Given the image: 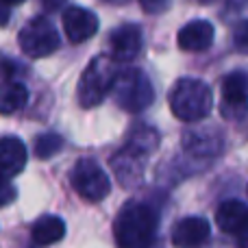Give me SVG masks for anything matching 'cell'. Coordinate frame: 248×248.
Returning a JSON list of instances; mask_svg holds the SVG:
<instances>
[{
  "instance_id": "cell-9",
  "label": "cell",
  "mask_w": 248,
  "mask_h": 248,
  "mask_svg": "<svg viewBox=\"0 0 248 248\" xmlns=\"http://www.w3.org/2000/svg\"><path fill=\"white\" fill-rule=\"evenodd\" d=\"M61 22H63V31L72 44H83L85 39L94 37L98 33V17H96V13H92L90 9L77 7V4H70L65 9Z\"/></svg>"
},
{
  "instance_id": "cell-7",
  "label": "cell",
  "mask_w": 248,
  "mask_h": 248,
  "mask_svg": "<svg viewBox=\"0 0 248 248\" xmlns=\"http://www.w3.org/2000/svg\"><path fill=\"white\" fill-rule=\"evenodd\" d=\"M17 44L26 57L42 59V57L52 55L59 48V33L55 31L48 17L39 16L24 24V29L17 35Z\"/></svg>"
},
{
  "instance_id": "cell-3",
  "label": "cell",
  "mask_w": 248,
  "mask_h": 248,
  "mask_svg": "<svg viewBox=\"0 0 248 248\" xmlns=\"http://www.w3.org/2000/svg\"><path fill=\"white\" fill-rule=\"evenodd\" d=\"M168 103L181 122H201L214 107V94L211 87L198 78H179L168 94Z\"/></svg>"
},
{
  "instance_id": "cell-12",
  "label": "cell",
  "mask_w": 248,
  "mask_h": 248,
  "mask_svg": "<svg viewBox=\"0 0 248 248\" xmlns=\"http://www.w3.org/2000/svg\"><path fill=\"white\" fill-rule=\"evenodd\" d=\"M211 224L205 218H183L172 229V244L174 246H201L209 240Z\"/></svg>"
},
{
  "instance_id": "cell-16",
  "label": "cell",
  "mask_w": 248,
  "mask_h": 248,
  "mask_svg": "<svg viewBox=\"0 0 248 248\" xmlns=\"http://www.w3.org/2000/svg\"><path fill=\"white\" fill-rule=\"evenodd\" d=\"M33 242L39 246H50L57 244L65 237V222L59 216H42L31 229Z\"/></svg>"
},
{
  "instance_id": "cell-13",
  "label": "cell",
  "mask_w": 248,
  "mask_h": 248,
  "mask_svg": "<svg viewBox=\"0 0 248 248\" xmlns=\"http://www.w3.org/2000/svg\"><path fill=\"white\" fill-rule=\"evenodd\" d=\"M216 224L227 235H240L248 227V207L242 201H224L216 211Z\"/></svg>"
},
{
  "instance_id": "cell-22",
  "label": "cell",
  "mask_w": 248,
  "mask_h": 248,
  "mask_svg": "<svg viewBox=\"0 0 248 248\" xmlns=\"http://www.w3.org/2000/svg\"><path fill=\"white\" fill-rule=\"evenodd\" d=\"M63 4H65V0H42V7L46 11H59Z\"/></svg>"
},
{
  "instance_id": "cell-5",
  "label": "cell",
  "mask_w": 248,
  "mask_h": 248,
  "mask_svg": "<svg viewBox=\"0 0 248 248\" xmlns=\"http://www.w3.org/2000/svg\"><path fill=\"white\" fill-rule=\"evenodd\" d=\"M111 98L118 107L128 113H140L148 109L155 100V92L148 77L137 68L120 70L111 87Z\"/></svg>"
},
{
  "instance_id": "cell-19",
  "label": "cell",
  "mask_w": 248,
  "mask_h": 248,
  "mask_svg": "<svg viewBox=\"0 0 248 248\" xmlns=\"http://www.w3.org/2000/svg\"><path fill=\"white\" fill-rule=\"evenodd\" d=\"M233 48L248 55V20H240L233 26Z\"/></svg>"
},
{
  "instance_id": "cell-11",
  "label": "cell",
  "mask_w": 248,
  "mask_h": 248,
  "mask_svg": "<svg viewBox=\"0 0 248 248\" xmlns=\"http://www.w3.org/2000/svg\"><path fill=\"white\" fill-rule=\"evenodd\" d=\"M179 48L185 52H202L214 44V24L207 20L187 22L176 35Z\"/></svg>"
},
{
  "instance_id": "cell-1",
  "label": "cell",
  "mask_w": 248,
  "mask_h": 248,
  "mask_svg": "<svg viewBox=\"0 0 248 248\" xmlns=\"http://www.w3.org/2000/svg\"><path fill=\"white\" fill-rule=\"evenodd\" d=\"M159 146V133L148 124H137L126 137V144L111 157V170L122 187L133 189L141 183L148 157Z\"/></svg>"
},
{
  "instance_id": "cell-20",
  "label": "cell",
  "mask_w": 248,
  "mask_h": 248,
  "mask_svg": "<svg viewBox=\"0 0 248 248\" xmlns=\"http://www.w3.org/2000/svg\"><path fill=\"white\" fill-rule=\"evenodd\" d=\"M140 4L144 9V13H148V16H161L170 9L172 0H140Z\"/></svg>"
},
{
  "instance_id": "cell-14",
  "label": "cell",
  "mask_w": 248,
  "mask_h": 248,
  "mask_svg": "<svg viewBox=\"0 0 248 248\" xmlns=\"http://www.w3.org/2000/svg\"><path fill=\"white\" fill-rule=\"evenodd\" d=\"M183 148L187 155L194 157H202V159H211L222 150V140L218 133L214 131H187L183 137Z\"/></svg>"
},
{
  "instance_id": "cell-27",
  "label": "cell",
  "mask_w": 248,
  "mask_h": 248,
  "mask_svg": "<svg viewBox=\"0 0 248 248\" xmlns=\"http://www.w3.org/2000/svg\"><path fill=\"white\" fill-rule=\"evenodd\" d=\"M246 192H248V187H246Z\"/></svg>"
},
{
  "instance_id": "cell-23",
  "label": "cell",
  "mask_w": 248,
  "mask_h": 248,
  "mask_svg": "<svg viewBox=\"0 0 248 248\" xmlns=\"http://www.w3.org/2000/svg\"><path fill=\"white\" fill-rule=\"evenodd\" d=\"M237 244H242V246H248V227L244 229V231L237 235Z\"/></svg>"
},
{
  "instance_id": "cell-4",
  "label": "cell",
  "mask_w": 248,
  "mask_h": 248,
  "mask_svg": "<svg viewBox=\"0 0 248 248\" xmlns=\"http://www.w3.org/2000/svg\"><path fill=\"white\" fill-rule=\"evenodd\" d=\"M113 61L105 55H98L83 70L81 81H78V87H77V100L83 109L98 107L105 100V96L111 94L113 81H116L118 72H120V70H116Z\"/></svg>"
},
{
  "instance_id": "cell-26",
  "label": "cell",
  "mask_w": 248,
  "mask_h": 248,
  "mask_svg": "<svg viewBox=\"0 0 248 248\" xmlns=\"http://www.w3.org/2000/svg\"><path fill=\"white\" fill-rule=\"evenodd\" d=\"M201 2H214V0H201Z\"/></svg>"
},
{
  "instance_id": "cell-25",
  "label": "cell",
  "mask_w": 248,
  "mask_h": 248,
  "mask_svg": "<svg viewBox=\"0 0 248 248\" xmlns=\"http://www.w3.org/2000/svg\"><path fill=\"white\" fill-rule=\"evenodd\" d=\"M105 2H111V4H124V2H128V0H105Z\"/></svg>"
},
{
  "instance_id": "cell-2",
  "label": "cell",
  "mask_w": 248,
  "mask_h": 248,
  "mask_svg": "<svg viewBox=\"0 0 248 248\" xmlns=\"http://www.w3.org/2000/svg\"><path fill=\"white\" fill-rule=\"evenodd\" d=\"M159 227V216L153 207L137 201H128L113 220V240L122 248L148 246Z\"/></svg>"
},
{
  "instance_id": "cell-10",
  "label": "cell",
  "mask_w": 248,
  "mask_h": 248,
  "mask_svg": "<svg viewBox=\"0 0 248 248\" xmlns=\"http://www.w3.org/2000/svg\"><path fill=\"white\" fill-rule=\"evenodd\" d=\"M141 50V31L137 24H122L109 35V57L116 61H131Z\"/></svg>"
},
{
  "instance_id": "cell-24",
  "label": "cell",
  "mask_w": 248,
  "mask_h": 248,
  "mask_svg": "<svg viewBox=\"0 0 248 248\" xmlns=\"http://www.w3.org/2000/svg\"><path fill=\"white\" fill-rule=\"evenodd\" d=\"M4 4H20V2H24V0H2Z\"/></svg>"
},
{
  "instance_id": "cell-21",
  "label": "cell",
  "mask_w": 248,
  "mask_h": 248,
  "mask_svg": "<svg viewBox=\"0 0 248 248\" xmlns=\"http://www.w3.org/2000/svg\"><path fill=\"white\" fill-rule=\"evenodd\" d=\"M16 201V187L7 181V187H4V198H2V207H9L11 202Z\"/></svg>"
},
{
  "instance_id": "cell-8",
  "label": "cell",
  "mask_w": 248,
  "mask_h": 248,
  "mask_svg": "<svg viewBox=\"0 0 248 248\" xmlns=\"http://www.w3.org/2000/svg\"><path fill=\"white\" fill-rule=\"evenodd\" d=\"M248 111V74L235 72L227 74L222 81V105H220V113L222 118L231 122H240L246 118Z\"/></svg>"
},
{
  "instance_id": "cell-17",
  "label": "cell",
  "mask_w": 248,
  "mask_h": 248,
  "mask_svg": "<svg viewBox=\"0 0 248 248\" xmlns=\"http://www.w3.org/2000/svg\"><path fill=\"white\" fill-rule=\"evenodd\" d=\"M29 105V90H26L22 83H7L2 92V100H0V111L4 116H11V113L20 111Z\"/></svg>"
},
{
  "instance_id": "cell-6",
  "label": "cell",
  "mask_w": 248,
  "mask_h": 248,
  "mask_svg": "<svg viewBox=\"0 0 248 248\" xmlns=\"http://www.w3.org/2000/svg\"><path fill=\"white\" fill-rule=\"evenodd\" d=\"M70 183L74 192L90 202H100L111 192L109 174L94 161V159H78L70 172Z\"/></svg>"
},
{
  "instance_id": "cell-18",
  "label": "cell",
  "mask_w": 248,
  "mask_h": 248,
  "mask_svg": "<svg viewBox=\"0 0 248 248\" xmlns=\"http://www.w3.org/2000/svg\"><path fill=\"white\" fill-rule=\"evenodd\" d=\"M63 148V137L57 133H42L35 137V157L37 159H50Z\"/></svg>"
},
{
  "instance_id": "cell-15",
  "label": "cell",
  "mask_w": 248,
  "mask_h": 248,
  "mask_svg": "<svg viewBox=\"0 0 248 248\" xmlns=\"http://www.w3.org/2000/svg\"><path fill=\"white\" fill-rule=\"evenodd\" d=\"M0 159H2V179L9 181L20 174L26 166V148L17 137H2L0 141Z\"/></svg>"
}]
</instances>
